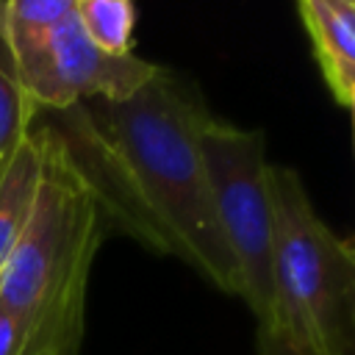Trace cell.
<instances>
[{
    "instance_id": "1",
    "label": "cell",
    "mask_w": 355,
    "mask_h": 355,
    "mask_svg": "<svg viewBox=\"0 0 355 355\" xmlns=\"http://www.w3.org/2000/svg\"><path fill=\"white\" fill-rule=\"evenodd\" d=\"M86 114L105 169L108 222L241 297L200 153V133L214 116L202 97L161 67L125 100H89Z\"/></svg>"
},
{
    "instance_id": "2",
    "label": "cell",
    "mask_w": 355,
    "mask_h": 355,
    "mask_svg": "<svg viewBox=\"0 0 355 355\" xmlns=\"http://www.w3.org/2000/svg\"><path fill=\"white\" fill-rule=\"evenodd\" d=\"M31 133L42 144V175L28 225L0 272V308L22 322V355H75L108 219L61 139L36 125Z\"/></svg>"
},
{
    "instance_id": "3",
    "label": "cell",
    "mask_w": 355,
    "mask_h": 355,
    "mask_svg": "<svg viewBox=\"0 0 355 355\" xmlns=\"http://www.w3.org/2000/svg\"><path fill=\"white\" fill-rule=\"evenodd\" d=\"M272 327L305 355H347L355 313L344 239L316 214L302 178L272 166Z\"/></svg>"
},
{
    "instance_id": "4",
    "label": "cell",
    "mask_w": 355,
    "mask_h": 355,
    "mask_svg": "<svg viewBox=\"0 0 355 355\" xmlns=\"http://www.w3.org/2000/svg\"><path fill=\"white\" fill-rule=\"evenodd\" d=\"M211 197L227 250L236 261L241 300L258 319V330L272 327V164L266 161L263 130L236 128L211 116L200 133Z\"/></svg>"
},
{
    "instance_id": "5",
    "label": "cell",
    "mask_w": 355,
    "mask_h": 355,
    "mask_svg": "<svg viewBox=\"0 0 355 355\" xmlns=\"http://www.w3.org/2000/svg\"><path fill=\"white\" fill-rule=\"evenodd\" d=\"M11 58L25 94L39 111H64L83 100H125L161 72L158 64L136 53L111 55L100 50L75 14Z\"/></svg>"
},
{
    "instance_id": "6",
    "label": "cell",
    "mask_w": 355,
    "mask_h": 355,
    "mask_svg": "<svg viewBox=\"0 0 355 355\" xmlns=\"http://www.w3.org/2000/svg\"><path fill=\"white\" fill-rule=\"evenodd\" d=\"M297 8L327 89L347 105L355 89V3L297 0Z\"/></svg>"
},
{
    "instance_id": "7",
    "label": "cell",
    "mask_w": 355,
    "mask_h": 355,
    "mask_svg": "<svg viewBox=\"0 0 355 355\" xmlns=\"http://www.w3.org/2000/svg\"><path fill=\"white\" fill-rule=\"evenodd\" d=\"M39 175H42V144L36 133H28V139L8 155L0 172V272L28 225Z\"/></svg>"
},
{
    "instance_id": "8",
    "label": "cell",
    "mask_w": 355,
    "mask_h": 355,
    "mask_svg": "<svg viewBox=\"0 0 355 355\" xmlns=\"http://www.w3.org/2000/svg\"><path fill=\"white\" fill-rule=\"evenodd\" d=\"M36 114L39 108L31 103V97L25 94L17 78V67L3 31V0H0V164L8 161V155L28 139Z\"/></svg>"
},
{
    "instance_id": "9",
    "label": "cell",
    "mask_w": 355,
    "mask_h": 355,
    "mask_svg": "<svg viewBox=\"0 0 355 355\" xmlns=\"http://www.w3.org/2000/svg\"><path fill=\"white\" fill-rule=\"evenodd\" d=\"M75 19L100 50L111 55L133 53V0H75Z\"/></svg>"
},
{
    "instance_id": "10",
    "label": "cell",
    "mask_w": 355,
    "mask_h": 355,
    "mask_svg": "<svg viewBox=\"0 0 355 355\" xmlns=\"http://www.w3.org/2000/svg\"><path fill=\"white\" fill-rule=\"evenodd\" d=\"M75 14V0H3V31L11 55L39 42Z\"/></svg>"
},
{
    "instance_id": "11",
    "label": "cell",
    "mask_w": 355,
    "mask_h": 355,
    "mask_svg": "<svg viewBox=\"0 0 355 355\" xmlns=\"http://www.w3.org/2000/svg\"><path fill=\"white\" fill-rule=\"evenodd\" d=\"M25 349V330H22V322L0 308V355H22Z\"/></svg>"
},
{
    "instance_id": "12",
    "label": "cell",
    "mask_w": 355,
    "mask_h": 355,
    "mask_svg": "<svg viewBox=\"0 0 355 355\" xmlns=\"http://www.w3.org/2000/svg\"><path fill=\"white\" fill-rule=\"evenodd\" d=\"M258 355H305L275 330H258Z\"/></svg>"
},
{
    "instance_id": "13",
    "label": "cell",
    "mask_w": 355,
    "mask_h": 355,
    "mask_svg": "<svg viewBox=\"0 0 355 355\" xmlns=\"http://www.w3.org/2000/svg\"><path fill=\"white\" fill-rule=\"evenodd\" d=\"M347 258H349V286H352V302H355V239H344Z\"/></svg>"
},
{
    "instance_id": "14",
    "label": "cell",
    "mask_w": 355,
    "mask_h": 355,
    "mask_svg": "<svg viewBox=\"0 0 355 355\" xmlns=\"http://www.w3.org/2000/svg\"><path fill=\"white\" fill-rule=\"evenodd\" d=\"M349 108H352V125H355V89H352V94H349V103H347Z\"/></svg>"
},
{
    "instance_id": "15",
    "label": "cell",
    "mask_w": 355,
    "mask_h": 355,
    "mask_svg": "<svg viewBox=\"0 0 355 355\" xmlns=\"http://www.w3.org/2000/svg\"><path fill=\"white\" fill-rule=\"evenodd\" d=\"M3 166H6V161H3V164H0V172H3Z\"/></svg>"
},
{
    "instance_id": "16",
    "label": "cell",
    "mask_w": 355,
    "mask_h": 355,
    "mask_svg": "<svg viewBox=\"0 0 355 355\" xmlns=\"http://www.w3.org/2000/svg\"><path fill=\"white\" fill-rule=\"evenodd\" d=\"M352 128H355V125H352Z\"/></svg>"
},
{
    "instance_id": "17",
    "label": "cell",
    "mask_w": 355,
    "mask_h": 355,
    "mask_svg": "<svg viewBox=\"0 0 355 355\" xmlns=\"http://www.w3.org/2000/svg\"><path fill=\"white\" fill-rule=\"evenodd\" d=\"M352 3H355V0H352Z\"/></svg>"
}]
</instances>
